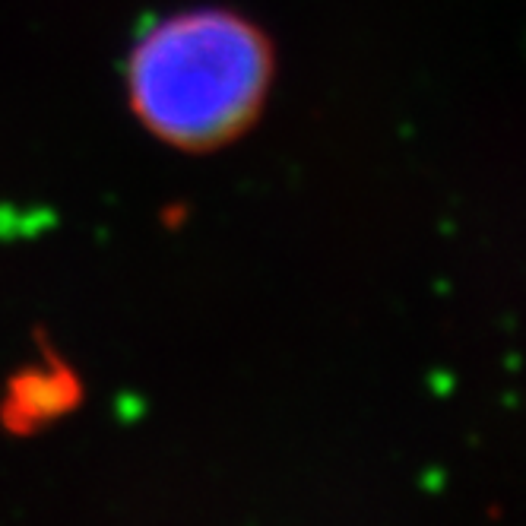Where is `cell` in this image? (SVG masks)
Here are the masks:
<instances>
[{"mask_svg":"<svg viewBox=\"0 0 526 526\" xmlns=\"http://www.w3.org/2000/svg\"><path fill=\"white\" fill-rule=\"evenodd\" d=\"M267 73V45L248 23L197 13L146 35L130 61V92L156 134L210 146L254 115Z\"/></svg>","mask_w":526,"mask_h":526,"instance_id":"6da1fadb","label":"cell"}]
</instances>
